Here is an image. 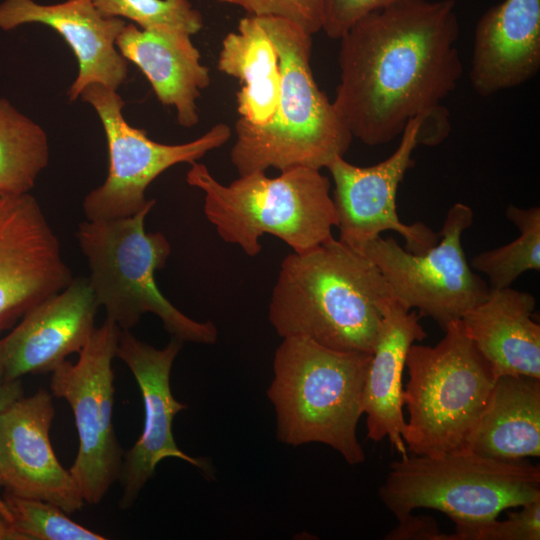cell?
<instances>
[{
  "mask_svg": "<svg viewBox=\"0 0 540 540\" xmlns=\"http://www.w3.org/2000/svg\"><path fill=\"white\" fill-rule=\"evenodd\" d=\"M98 307L88 278H73L63 290L27 311L0 339L4 381L52 372L68 355L79 353L95 329Z\"/></svg>",
  "mask_w": 540,
  "mask_h": 540,
  "instance_id": "17",
  "label": "cell"
},
{
  "mask_svg": "<svg viewBox=\"0 0 540 540\" xmlns=\"http://www.w3.org/2000/svg\"><path fill=\"white\" fill-rule=\"evenodd\" d=\"M48 161L46 132L0 97V193H29Z\"/></svg>",
  "mask_w": 540,
  "mask_h": 540,
  "instance_id": "24",
  "label": "cell"
},
{
  "mask_svg": "<svg viewBox=\"0 0 540 540\" xmlns=\"http://www.w3.org/2000/svg\"><path fill=\"white\" fill-rule=\"evenodd\" d=\"M507 218L520 235L512 242L478 253L470 267L488 278L490 289H503L524 272L540 270V207L519 208L509 205Z\"/></svg>",
  "mask_w": 540,
  "mask_h": 540,
  "instance_id": "25",
  "label": "cell"
},
{
  "mask_svg": "<svg viewBox=\"0 0 540 540\" xmlns=\"http://www.w3.org/2000/svg\"><path fill=\"white\" fill-rule=\"evenodd\" d=\"M447 540H539L540 498L528 502L505 520L457 522Z\"/></svg>",
  "mask_w": 540,
  "mask_h": 540,
  "instance_id": "28",
  "label": "cell"
},
{
  "mask_svg": "<svg viewBox=\"0 0 540 540\" xmlns=\"http://www.w3.org/2000/svg\"><path fill=\"white\" fill-rule=\"evenodd\" d=\"M106 17L128 19L143 29L171 27L191 36L203 27L201 13L189 0H92Z\"/></svg>",
  "mask_w": 540,
  "mask_h": 540,
  "instance_id": "27",
  "label": "cell"
},
{
  "mask_svg": "<svg viewBox=\"0 0 540 540\" xmlns=\"http://www.w3.org/2000/svg\"><path fill=\"white\" fill-rule=\"evenodd\" d=\"M4 381V366H3V357H2V348L0 342V382Z\"/></svg>",
  "mask_w": 540,
  "mask_h": 540,
  "instance_id": "33",
  "label": "cell"
},
{
  "mask_svg": "<svg viewBox=\"0 0 540 540\" xmlns=\"http://www.w3.org/2000/svg\"><path fill=\"white\" fill-rule=\"evenodd\" d=\"M378 495L397 520L429 508L454 523L487 521L540 498V467L526 459L501 461L468 449L406 455L390 464Z\"/></svg>",
  "mask_w": 540,
  "mask_h": 540,
  "instance_id": "8",
  "label": "cell"
},
{
  "mask_svg": "<svg viewBox=\"0 0 540 540\" xmlns=\"http://www.w3.org/2000/svg\"><path fill=\"white\" fill-rule=\"evenodd\" d=\"M44 24L58 32L74 53L78 75L70 86V101L80 97L91 84L117 90L126 80L128 61L116 47V39L126 26L124 19L106 17L92 0H66L42 5L33 0H4L0 4V29Z\"/></svg>",
  "mask_w": 540,
  "mask_h": 540,
  "instance_id": "16",
  "label": "cell"
},
{
  "mask_svg": "<svg viewBox=\"0 0 540 540\" xmlns=\"http://www.w3.org/2000/svg\"><path fill=\"white\" fill-rule=\"evenodd\" d=\"M257 17L278 52L280 96L266 124L254 126L238 118L230 160L239 175L268 168H326L344 156L353 137L315 82L310 64L312 35L283 18Z\"/></svg>",
  "mask_w": 540,
  "mask_h": 540,
  "instance_id": "3",
  "label": "cell"
},
{
  "mask_svg": "<svg viewBox=\"0 0 540 540\" xmlns=\"http://www.w3.org/2000/svg\"><path fill=\"white\" fill-rule=\"evenodd\" d=\"M427 333L415 311L396 299L382 315L378 336L366 372L361 394L366 414L367 437L375 442L388 438L401 457L408 455L403 441V370L408 350Z\"/></svg>",
  "mask_w": 540,
  "mask_h": 540,
  "instance_id": "20",
  "label": "cell"
},
{
  "mask_svg": "<svg viewBox=\"0 0 540 540\" xmlns=\"http://www.w3.org/2000/svg\"><path fill=\"white\" fill-rule=\"evenodd\" d=\"M253 16L286 19L313 35L322 29L323 0H218Z\"/></svg>",
  "mask_w": 540,
  "mask_h": 540,
  "instance_id": "29",
  "label": "cell"
},
{
  "mask_svg": "<svg viewBox=\"0 0 540 540\" xmlns=\"http://www.w3.org/2000/svg\"><path fill=\"white\" fill-rule=\"evenodd\" d=\"M376 265L335 238L280 266L268 318L284 338L372 353L383 312L396 300Z\"/></svg>",
  "mask_w": 540,
  "mask_h": 540,
  "instance_id": "2",
  "label": "cell"
},
{
  "mask_svg": "<svg viewBox=\"0 0 540 540\" xmlns=\"http://www.w3.org/2000/svg\"><path fill=\"white\" fill-rule=\"evenodd\" d=\"M536 299L511 287L490 289L460 319L467 336L496 378L524 375L540 379V325L532 319Z\"/></svg>",
  "mask_w": 540,
  "mask_h": 540,
  "instance_id": "21",
  "label": "cell"
},
{
  "mask_svg": "<svg viewBox=\"0 0 540 540\" xmlns=\"http://www.w3.org/2000/svg\"><path fill=\"white\" fill-rule=\"evenodd\" d=\"M473 217L472 209L458 202L446 214L438 243L427 251L415 254L394 238L380 236L362 254L377 266L405 307L417 309L444 330L484 300L490 290L470 267L461 243Z\"/></svg>",
  "mask_w": 540,
  "mask_h": 540,
  "instance_id": "10",
  "label": "cell"
},
{
  "mask_svg": "<svg viewBox=\"0 0 540 540\" xmlns=\"http://www.w3.org/2000/svg\"><path fill=\"white\" fill-rule=\"evenodd\" d=\"M404 0H323L322 29L332 39H340L368 14Z\"/></svg>",
  "mask_w": 540,
  "mask_h": 540,
  "instance_id": "30",
  "label": "cell"
},
{
  "mask_svg": "<svg viewBox=\"0 0 540 540\" xmlns=\"http://www.w3.org/2000/svg\"><path fill=\"white\" fill-rule=\"evenodd\" d=\"M453 0H404L356 22L339 40L334 107L353 138L381 145L442 108L462 64Z\"/></svg>",
  "mask_w": 540,
  "mask_h": 540,
  "instance_id": "1",
  "label": "cell"
},
{
  "mask_svg": "<svg viewBox=\"0 0 540 540\" xmlns=\"http://www.w3.org/2000/svg\"><path fill=\"white\" fill-rule=\"evenodd\" d=\"M0 518L22 540H104L101 534L74 522L58 506L6 492L0 496Z\"/></svg>",
  "mask_w": 540,
  "mask_h": 540,
  "instance_id": "26",
  "label": "cell"
},
{
  "mask_svg": "<svg viewBox=\"0 0 540 540\" xmlns=\"http://www.w3.org/2000/svg\"><path fill=\"white\" fill-rule=\"evenodd\" d=\"M116 47L145 75L157 99L176 109L179 125L190 128L199 122L196 100L211 80L190 34L171 27L126 24Z\"/></svg>",
  "mask_w": 540,
  "mask_h": 540,
  "instance_id": "19",
  "label": "cell"
},
{
  "mask_svg": "<svg viewBox=\"0 0 540 540\" xmlns=\"http://www.w3.org/2000/svg\"><path fill=\"white\" fill-rule=\"evenodd\" d=\"M81 99L96 111L106 136L109 167L103 184L84 198L87 220L129 217L151 199L147 187L164 171L179 163H193L223 146L231 136L225 123L212 126L200 137L182 144H163L150 139L145 130L131 126L123 116L124 101L117 90L101 84L86 86Z\"/></svg>",
  "mask_w": 540,
  "mask_h": 540,
  "instance_id": "9",
  "label": "cell"
},
{
  "mask_svg": "<svg viewBox=\"0 0 540 540\" xmlns=\"http://www.w3.org/2000/svg\"><path fill=\"white\" fill-rule=\"evenodd\" d=\"M133 216L86 220L76 237L88 260L90 287L106 319L130 330L146 313L157 315L172 337L212 345L218 332L211 321L198 322L177 309L159 290L155 272L162 269L171 246L161 232H146L145 218L155 204Z\"/></svg>",
  "mask_w": 540,
  "mask_h": 540,
  "instance_id": "6",
  "label": "cell"
},
{
  "mask_svg": "<svg viewBox=\"0 0 540 540\" xmlns=\"http://www.w3.org/2000/svg\"><path fill=\"white\" fill-rule=\"evenodd\" d=\"M54 415L52 396L43 389L20 397L0 414V486L16 496L50 502L69 514L85 502L51 445Z\"/></svg>",
  "mask_w": 540,
  "mask_h": 540,
  "instance_id": "15",
  "label": "cell"
},
{
  "mask_svg": "<svg viewBox=\"0 0 540 540\" xmlns=\"http://www.w3.org/2000/svg\"><path fill=\"white\" fill-rule=\"evenodd\" d=\"M72 280L37 199L0 193V332Z\"/></svg>",
  "mask_w": 540,
  "mask_h": 540,
  "instance_id": "13",
  "label": "cell"
},
{
  "mask_svg": "<svg viewBox=\"0 0 540 540\" xmlns=\"http://www.w3.org/2000/svg\"><path fill=\"white\" fill-rule=\"evenodd\" d=\"M182 345L181 340L172 337L164 348L156 349L138 340L129 330L120 332L116 356L133 373L145 412L143 431L121 466L120 507L123 509L133 505L163 459L177 458L199 468L206 477L213 474L206 459L191 457L180 450L172 432L174 417L187 408L174 398L170 387L172 365Z\"/></svg>",
  "mask_w": 540,
  "mask_h": 540,
  "instance_id": "14",
  "label": "cell"
},
{
  "mask_svg": "<svg viewBox=\"0 0 540 540\" xmlns=\"http://www.w3.org/2000/svg\"><path fill=\"white\" fill-rule=\"evenodd\" d=\"M370 358V353L335 350L305 337H284L267 390L277 439L294 447L322 443L349 465L362 464L365 453L356 429Z\"/></svg>",
  "mask_w": 540,
  "mask_h": 540,
  "instance_id": "5",
  "label": "cell"
},
{
  "mask_svg": "<svg viewBox=\"0 0 540 540\" xmlns=\"http://www.w3.org/2000/svg\"><path fill=\"white\" fill-rule=\"evenodd\" d=\"M540 69V0H504L478 20L469 78L487 97L519 86Z\"/></svg>",
  "mask_w": 540,
  "mask_h": 540,
  "instance_id": "18",
  "label": "cell"
},
{
  "mask_svg": "<svg viewBox=\"0 0 540 540\" xmlns=\"http://www.w3.org/2000/svg\"><path fill=\"white\" fill-rule=\"evenodd\" d=\"M423 116L409 120L396 150L385 160L368 167L336 157L328 165L333 181V201L338 214L339 241L362 253L384 231H395L405 249L419 254L439 241V234L422 222L404 224L396 210V194L418 143Z\"/></svg>",
  "mask_w": 540,
  "mask_h": 540,
  "instance_id": "12",
  "label": "cell"
},
{
  "mask_svg": "<svg viewBox=\"0 0 540 540\" xmlns=\"http://www.w3.org/2000/svg\"><path fill=\"white\" fill-rule=\"evenodd\" d=\"M22 396L23 387L20 379L0 382V414Z\"/></svg>",
  "mask_w": 540,
  "mask_h": 540,
  "instance_id": "32",
  "label": "cell"
},
{
  "mask_svg": "<svg viewBox=\"0 0 540 540\" xmlns=\"http://www.w3.org/2000/svg\"><path fill=\"white\" fill-rule=\"evenodd\" d=\"M468 450L501 461L539 457L540 379L496 378Z\"/></svg>",
  "mask_w": 540,
  "mask_h": 540,
  "instance_id": "22",
  "label": "cell"
},
{
  "mask_svg": "<svg viewBox=\"0 0 540 540\" xmlns=\"http://www.w3.org/2000/svg\"><path fill=\"white\" fill-rule=\"evenodd\" d=\"M444 331L435 346L412 344L406 357L409 420L402 437L414 455L468 449L496 381L460 320Z\"/></svg>",
  "mask_w": 540,
  "mask_h": 540,
  "instance_id": "7",
  "label": "cell"
},
{
  "mask_svg": "<svg viewBox=\"0 0 540 540\" xmlns=\"http://www.w3.org/2000/svg\"><path fill=\"white\" fill-rule=\"evenodd\" d=\"M217 68L242 84L236 95L239 119L266 124L278 105L282 77L277 49L257 16L247 14L225 36Z\"/></svg>",
  "mask_w": 540,
  "mask_h": 540,
  "instance_id": "23",
  "label": "cell"
},
{
  "mask_svg": "<svg viewBox=\"0 0 540 540\" xmlns=\"http://www.w3.org/2000/svg\"><path fill=\"white\" fill-rule=\"evenodd\" d=\"M186 182L204 193V214L220 238L246 255L261 251L259 238L271 234L304 253L333 238L338 214L330 181L319 169L293 167L274 178L255 171L229 185L220 183L201 163L193 162Z\"/></svg>",
  "mask_w": 540,
  "mask_h": 540,
  "instance_id": "4",
  "label": "cell"
},
{
  "mask_svg": "<svg viewBox=\"0 0 540 540\" xmlns=\"http://www.w3.org/2000/svg\"><path fill=\"white\" fill-rule=\"evenodd\" d=\"M434 518L412 513L399 519L398 525L384 538L386 540H447Z\"/></svg>",
  "mask_w": 540,
  "mask_h": 540,
  "instance_id": "31",
  "label": "cell"
},
{
  "mask_svg": "<svg viewBox=\"0 0 540 540\" xmlns=\"http://www.w3.org/2000/svg\"><path fill=\"white\" fill-rule=\"evenodd\" d=\"M121 329L106 319L95 328L74 364L63 361L52 371L50 388L74 414L79 449L69 469L84 502L98 504L119 480L122 456L112 423L114 373Z\"/></svg>",
  "mask_w": 540,
  "mask_h": 540,
  "instance_id": "11",
  "label": "cell"
}]
</instances>
